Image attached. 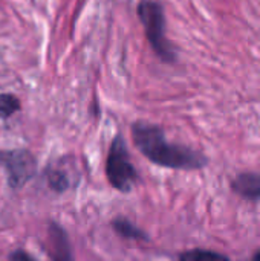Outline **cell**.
<instances>
[{"instance_id":"cell-1","label":"cell","mask_w":260,"mask_h":261,"mask_svg":"<svg viewBox=\"0 0 260 261\" xmlns=\"http://www.w3.org/2000/svg\"><path fill=\"white\" fill-rule=\"evenodd\" d=\"M132 136L138 150L152 162L176 170H198L205 167L207 158L192 148L167 142L164 132L152 124L136 122Z\"/></svg>"},{"instance_id":"cell-2","label":"cell","mask_w":260,"mask_h":261,"mask_svg":"<svg viewBox=\"0 0 260 261\" xmlns=\"http://www.w3.org/2000/svg\"><path fill=\"white\" fill-rule=\"evenodd\" d=\"M138 15L143 21L147 40L152 44L153 50L166 63H173L176 60V54L166 37V17L162 6L158 2L144 0L138 6Z\"/></svg>"},{"instance_id":"cell-3","label":"cell","mask_w":260,"mask_h":261,"mask_svg":"<svg viewBox=\"0 0 260 261\" xmlns=\"http://www.w3.org/2000/svg\"><path fill=\"white\" fill-rule=\"evenodd\" d=\"M107 177L110 184L120 191H129L135 182L136 173L130 162L129 151L126 142L121 136H116L110 145L109 158H107Z\"/></svg>"},{"instance_id":"cell-4","label":"cell","mask_w":260,"mask_h":261,"mask_svg":"<svg viewBox=\"0 0 260 261\" xmlns=\"http://www.w3.org/2000/svg\"><path fill=\"white\" fill-rule=\"evenodd\" d=\"M0 164L8 171L9 185L12 188L21 187L26 180H29L35 173V161L31 153L17 150V151H2Z\"/></svg>"},{"instance_id":"cell-5","label":"cell","mask_w":260,"mask_h":261,"mask_svg":"<svg viewBox=\"0 0 260 261\" xmlns=\"http://www.w3.org/2000/svg\"><path fill=\"white\" fill-rule=\"evenodd\" d=\"M233 188L247 199H260V176L253 173L239 174L233 182Z\"/></svg>"},{"instance_id":"cell-6","label":"cell","mask_w":260,"mask_h":261,"mask_svg":"<svg viewBox=\"0 0 260 261\" xmlns=\"http://www.w3.org/2000/svg\"><path fill=\"white\" fill-rule=\"evenodd\" d=\"M181 261H230L227 257L210 251H188L181 255Z\"/></svg>"},{"instance_id":"cell-7","label":"cell","mask_w":260,"mask_h":261,"mask_svg":"<svg viewBox=\"0 0 260 261\" xmlns=\"http://www.w3.org/2000/svg\"><path fill=\"white\" fill-rule=\"evenodd\" d=\"M20 109V101L12 95H0V115L8 118Z\"/></svg>"},{"instance_id":"cell-8","label":"cell","mask_w":260,"mask_h":261,"mask_svg":"<svg viewBox=\"0 0 260 261\" xmlns=\"http://www.w3.org/2000/svg\"><path fill=\"white\" fill-rule=\"evenodd\" d=\"M115 229L118 234H121L123 237H127V239H143V232H139L133 225H130L129 222L126 220H116L113 223Z\"/></svg>"},{"instance_id":"cell-9","label":"cell","mask_w":260,"mask_h":261,"mask_svg":"<svg viewBox=\"0 0 260 261\" xmlns=\"http://www.w3.org/2000/svg\"><path fill=\"white\" fill-rule=\"evenodd\" d=\"M9 261H32V258H31L28 254H25V252H21V251H17V252H14V254L11 255Z\"/></svg>"},{"instance_id":"cell-10","label":"cell","mask_w":260,"mask_h":261,"mask_svg":"<svg viewBox=\"0 0 260 261\" xmlns=\"http://www.w3.org/2000/svg\"><path fill=\"white\" fill-rule=\"evenodd\" d=\"M254 261H260V252H257V254L254 255Z\"/></svg>"}]
</instances>
